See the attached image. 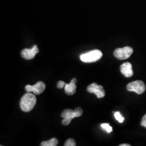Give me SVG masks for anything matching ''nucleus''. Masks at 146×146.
<instances>
[{"mask_svg":"<svg viewBox=\"0 0 146 146\" xmlns=\"http://www.w3.org/2000/svg\"><path fill=\"white\" fill-rule=\"evenodd\" d=\"M36 103V97L31 92L25 94L22 97L20 102V106L23 112H28L31 111Z\"/></svg>","mask_w":146,"mask_h":146,"instance_id":"f257e3e1","label":"nucleus"},{"mask_svg":"<svg viewBox=\"0 0 146 146\" xmlns=\"http://www.w3.org/2000/svg\"><path fill=\"white\" fill-rule=\"evenodd\" d=\"M83 110L81 108H76L74 110L70 109H66L62 112L61 116L64 119L62 121L63 125L67 126L70 123L71 120H72L74 118L79 117L83 114Z\"/></svg>","mask_w":146,"mask_h":146,"instance_id":"f03ea898","label":"nucleus"},{"mask_svg":"<svg viewBox=\"0 0 146 146\" xmlns=\"http://www.w3.org/2000/svg\"><path fill=\"white\" fill-rule=\"evenodd\" d=\"M102 57V53L100 50H95L90 51L80 56V59L85 63H91L98 61Z\"/></svg>","mask_w":146,"mask_h":146,"instance_id":"7ed1b4c3","label":"nucleus"},{"mask_svg":"<svg viewBox=\"0 0 146 146\" xmlns=\"http://www.w3.org/2000/svg\"><path fill=\"white\" fill-rule=\"evenodd\" d=\"M127 89L129 91H134L136 94L141 95L145 92V85L142 81H135L128 84Z\"/></svg>","mask_w":146,"mask_h":146,"instance_id":"20e7f679","label":"nucleus"},{"mask_svg":"<svg viewBox=\"0 0 146 146\" xmlns=\"http://www.w3.org/2000/svg\"><path fill=\"white\" fill-rule=\"evenodd\" d=\"M133 53V49L129 46L123 48H117L114 50V56L119 60H126L129 58Z\"/></svg>","mask_w":146,"mask_h":146,"instance_id":"39448f33","label":"nucleus"},{"mask_svg":"<svg viewBox=\"0 0 146 146\" xmlns=\"http://www.w3.org/2000/svg\"><path fill=\"white\" fill-rule=\"evenodd\" d=\"M87 91L91 94H95L98 98H102L105 96L106 93L102 85H98L96 83L89 85L87 87Z\"/></svg>","mask_w":146,"mask_h":146,"instance_id":"423d86ee","label":"nucleus"},{"mask_svg":"<svg viewBox=\"0 0 146 146\" xmlns=\"http://www.w3.org/2000/svg\"><path fill=\"white\" fill-rule=\"evenodd\" d=\"M25 89L27 92H33L35 95L42 94L45 89V85L43 82L39 81L34 85H26Z\"/></svg>","mask_w":146,"mask_h":146,"instance_id":"0eeeda50","label":"nucleus"},{"mask_svg":"<svg viewBox=\"0 0 146 146\" xmlns=\"http://www.w3.org/2000/svg\"><path fill=\"white\" fill-rule=\"evenodd\" d=\"M39 53L37 45H33L32 49H24L21 52V56L24 59L31 60L35 58V55Z\"/></svg>","mask_w":146,"mask_h":146,"instance_id":"6e6552de","label":"nucleus"},{"mask_svg":"<svg viewBox=\"0 0 146 146\" xmlns=\"http://www.w3.org/2000/svg\"><path fill=\"white\" fill-rule=\"evenodd\" d=\"M120 72L125 77L129 78L133 75V66L130 62H125L120 66Z\"/></svg>","mask_w":146,"mask_h":146,"instance_id":"1a4fd4ad","label":"nucleus"},{"mask_svg":"<svg viewBox=\"0 0 146 146\" xmlns=\"http://www.w3.org/2000/svg\"><path fill=\"white\" fill-rule=\"evenodd\" d=\"M76 78H72V81H70V83L69 84H65L64 86V90L66 94L69 96L71 95H74L76 93Z\"/></svg>","mask_w":146,"mask_h":146,"instance_id":"9d476101","label":"nucleus"},{"mask_svg":"<svg viewBox=\"0 0 146 146\" xmlns=\"http://www.w3.org/2000/svg\"><path fill=\"white\" fill-rule=\"evenodd\" d=\"M58 144V140L57 138H52L51 139L48 140L47 141L41 142V146H56Z\"/></svg>","mask_w":146,"mask_h":146,"instance_id":"9b49d317","label":"nucleus"},{"mask_svg":"<svg viewBox=\"0 0 146 146\" xmlns=\"http://www.w3.org/2000/svg\"><path fill=\"white\" fill-rule=\"evenodd\" d=\"M101 127L104 130H105L108 133H111L112 131V127L110 126L108 123H103L101 125Z\"/></svg>","mask_w":146,"mask_h":146,"instance_id":"f8f14e48","label":"nucleus"},{"mask_svg":"<svg viewBox=\"0 0 146 146\" xmlns=\"http://www.w3.org/2000/svg\"><path fill=\"white\" fill-rule=\"evenodd\" d=\"M114 117L116 118V120H118L120 123H123L124 120H125V118H124L123 116L120 114V113L119 112H114Z\"/></svg>","mask_w":146,"mask_h":146,"instance_id":"ddd939ff","label":"nucleus"},{"mask_svg":"<svg viewBox=\"0 0 146 146\" xmlns=\"http://www.w3.org/2000/svg\"><path fill=\"white\" fill-rule=\"evenodd\" d=\"M75 145H76V142L72 138H70L68 139H67L64 143V146H75Z\"/></svg>","mask_w":146,"mask_h":146,"instance_id":"4468645a","label":"nucleus"},{"mask_svg":"<svg viewBox=\"0 0 146 146\" xmlns=\"http://www.w3.org/2000/svg\"><path fill=\"white\" fill-rule=\"evenodd\" d=\"M65 83L62 81H59L57 83V87L58 89H62L65 86Z\"/></svg>","mask_w":146,"mask_h":146,"instance_id":"2eb2a0df","label":"nucleus"},{"mask_svg":"<svg viewBox=\"0 0 146 146\" xmlns=\"http://www.w3.org/2000/svg\"><path fill=\"white\" fill-rule=\"evenodd\" d=\"M141 125L142 127L146 128V114L144 115L141 119Z\"/></svg>","mask_w":146,"mask_h":146,"instance_id":"dca6fc26","label":"nucleus"},{"mask_svg":"<svg viewBox=\"0 0 146 146\" xmlns=\"http://www.w3.org/2000/svg\"><path fill=\"white\" fill-rule=\"evenodd\" d=\"M120 146H130V145L128 143H125V144H120Z\"/></svg>","mask_w":146,"mask_h":146,"instance_id":"f3484780","label":"nucleus"}]
</instances>
